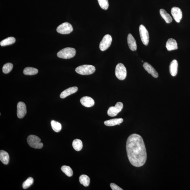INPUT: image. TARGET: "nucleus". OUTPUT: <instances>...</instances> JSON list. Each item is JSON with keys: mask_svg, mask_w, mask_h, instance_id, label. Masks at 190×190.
I'll return each instance as SVG.
<instances>
[{"mask_svg": "<svg viewBox=\"0 0 190 190\" xmlns=\"http://www.w3.org/2000/svg\"><path fill=\"white\" fill-rule=\"evenodd\" d=\"M139 34L141 40L143 44L147 46L149 42V32L144 26L141 25L139 27Z\"/></svg>", "mask_w": 190, "mask_h": 190, "instance_id": "obj_6", "label": "nucleus"}, {"mask_svg": "<svg viewBox=\"0 0 190 190\" xmlns=\"http://www.w3.org/2000/svg\"><path fill=\"white\" fill-rule=\"evenodd\" d=\"M81 103L85 107H90L95 105V101L91 97L88 96L82 97L80 100Z\"/></svg>", "mask_w": 190, "mask_h": 190, "instance_id": "obj_13", "label": "nucleus"}, {"mask_svg": "<svg viewBox=\"0 0 190 190\" xmlns=\"http://www.w3.org/2000/svg\"><path fill=\"white\" fill-rule=\"evenodd\" d=\"M171 13L176 22H180L182 17V12L180 8L177 7H174L172 8Z\"/></svg>", "mask_w": 190, "mask_h": 190, "instance_id": "obj_11", "label": "nucleus"}, {"mask_svg": "<svg viewBox=\"0 0 190 190\" xmlns=\"http://www.w3.org/2000/svg\"><path fill=\"white\" fill-rule=\"evenodd\" d=\"M61 170L68 177H71L73 175L72 169L69 166L64 165L62 167Z\"/></svg>", "mask_w": 190, "mask_h": 190, "instance_id": "obj_26", "label": "nucleus"}, {"mask_svg": "<svg viewBox=\"0 0 190 190\" xmlns=\"http://www.w3.org/2000/svg\"><path fill=\"white\" fill-rule=\"evenodd\" d=\"M73 30V28L71 24L68 22H65L61 24L57 27V32L62 34H69Z\"/></svg>", "mask_w": 190, "mask_h": 190, "instance_id": "obj_7", "label": "nucleus"}, {"mask_svg": "<svg viewBox=\"0 0 190 190\" xmlns=\"http://www.w3.org/2000/svg\"><path fill=\"white\" fill-rule=\"evenodd\" d=\"M128 45L130 49L132 51H135L137 50V46L136 41L133 36L131 34H129L127 38Z\"/></svg>", "mask_w": 190, "mask_h": 190, "instance_id": "obj_15", "label": "nucleus"}, {"mask_svg": "<svg viewBox=\"0 0 190 190\" xmlns=\"http://www.w3.org/2000/svg\"><path fill=\"white\" fill-rule=\"evenodd\" d=\"M78 90V88L77 87H71L63 91L60 94V97L62 99L65 98L68 96L76 93Z\"/></svg>", "mask_w": 190, "mask_h": 190, "instance_id": "obj_14", "label": "nucleus"}, {"mask_svg": "<svg viewBox=\"0 0 190 190\" xmlns=\"http://www.w3.org/2000/svg\"><path fill=\"white\" fill-rule=\"evenodd\" d=\"M16 41V39L14 37H11L6 38L0 42V45L1 46H5L11 45L14 43Z\"/></svg>", "mask_w": 190, "mask_h": 190, "instance_id": "obj_23", "label": "nucleus"}, {"mask_svg": "<svg viewBox=\"0 0 190 190\" xmlns=\"http://www.w3.org/2000/svg\"><path fill=\"white\" fill-rule=\"evenodd\" d=\"M27 108L25 103L19 102L17 105V116L19 118H23L27 113Z\"/></svg>", "mask_w": 190, "mask_h": 190, "instance_id": "obj_10", "label": "nucleus"}, {"mask_svg": "<svg viewBox=\"0 0 190 190\" xmlns=\"http://www.w3.org/2000/svg\"><path fill=\"white\" fill-rule=\"evenodd\" d=\"M76 54V50L74 48L67 47L60 50L57 53V56L59 58L69 59L74 57Z\"/></svg>", "mask_w": 190, "mask_h": 190, "instance_id": "obj_2", "label": "nucleus"}, {"mask_svg": "<svg viewBox=\"0 0 190 190\" xmlns=\"http://www.w3.org/2000/svg\"><path fill=\"white\" fill-rule=\"evenodd\" d=\"M38 73V70L35 68L27 67L25 68L23 71L24 74L26 75H35Z\"/></svg>", "mask_w": 190, "mask_h": 190, "instance_id": "obj_24", "label": "nucleus"}, {"mask_svg": "<svg viewBox=\"0 0 190 190\" xmlns=\"http://www.w3.org/2000/svg\"><path fill=\"white\" fill-rule=\"evenodd\" d=\"M166 47L168 51L177 49L178 47L177 41L172 38L169 39L167 42Z\"/></svg>", "mask_w": 190, "mask_h": 190, "instance_id": "obj_16", "label": "nucleus"}, {"mask_svg": "<svg viewBox=\"0 0 190 190\" xmlns=\"http://www.w3.org/2000/svg\"><path fill=\"white\" fill-rule=\"evenodd\" d=\"M178 62L176 60H172L171 62L170 66V71L171 75L172 76H177L178 71Z\"/></svg>", "mask_w": 190, "mask_h": 190, "instance_id": "obj_17", "label": "nucleus"}, {"mask_svg": "<svg viewBox=\"0 0 190 190\" xmlns=\"http://www.w3.org/2000/svg\"><path fill=\"white\" fill-rule=\"evenodd\" d=\"M51 124L52 129L55 132H59L61 130V125L58 122L52 120L51 122Z\"/></svg>", "mask_w": 190, "mask_h": 190, "instance_id": "obj_25", "label": "nucleus"}, {"mask_svg": "<svg viewBox=\"0 0 190 190\" xmlns=\"http://www.w3.org/2000/svg\"><path fill=\"white\" fill-rule=\"evenodd\" d=\"M33 182L34 179L32 177H29L23 182L22 185L23 188L24 189H27L32 184Z\"/></svg>", "mask_w": 190, "mask_h": 190, "instance_id": "obj_28", "label": "nucleus"}, {"mask_svg": "<svg viewBox=\"0 0 190 190\" xmlns=\"http://www.w3.org/2000/svg\"><path fill=\"white\" fill-rule=\"evenodd\" d=\"M79 181L81 184L85 186H88L89 185L90 179V177L86 175H82L80 176Z\"/></svg>", "mask_w": 190, "mask_h": 190, "instance_id": "obj_22", "label": "nucleus"}, {"mask_svg": "<svg viewBox=\"0 0 190 190\" xmlns=\"http://www.w3.org/2000/svg\"><path fill=\"white\" fill-rule=\"evenodd\" d=\"M41 142L40 138L35 135H30L27 138L28 144L31 147L35 149H40L43 147V144Z\"/></svg>", "mask_w": 190, "mask_h": 190, "instance_id": "obj_3", "label": "nucleus"}, {"mask_svg": "<svg viewBox=\"0 0 190 190\" xmlns=\"http://www.w3.org/2000/svg\"><path fill=\"white\" fill-rule=\"evenodd\" d=\"M160 14L162 18L167 23H170L172 22V19L171 16L163 9L160 10Z\"/></svg>", "mask_w": 190, "mask_h": 190, "instance_id": "obj_20", "label": "nucleus"}, {"mask_svg": "<svg viewBox=\"0 0 190 190\" xmlns=\"http://www.w3.org/2000/svg\"><path fill=\"white\" fill-rule=\"evenodd\" d=\"M123 107V104L121 102L117 103L114 106H111L107 111V114L109 116L113 117L117 115L121 112Z\"/></svg>", "mask_w": 190, "mask_h": 190, "instance_id": "obj_8", "label": "nucleus"}, {"mask_svg": "<svg viewBox=\"0 0 190 190\" xmlns=\"http://www.w3.org/2000/svg\"><path fill=\"white\" fill-rule=\"evenodd\" d=\"M110 186L112 189L113 190H123V189L121 188H120L119 186H118L117 185L114 183H111L110 184Z\"/></svg>", "mask_w": 190, "mask_h": 190, "instance_id": "obj_30", "label": "nucleus"}, {"mask_svg": "<svg viewBox=\"0 0 190 190\" xmlns=\"http://www.w3.org/2000/svg\"><path fill=\"white\" fill-rule=\"evenodd\" d=\"M72 146L74 149L78 151H81L83 147L82 142L79 139H76L73 141Z\"/></svg>", "mask_w": 190, "mask_h": 190, "instance_id": "obj_21", "label": "nucleus"}, {"mask_svg": "<svg viewBox=\"0 0 190 190\" xmlns=\"http://www.w3.org/2000/svg\"><path fill=\"white\" fill-rule=\"evenodd\" d=\"M95 71V66L91 65H83L76 69V72L81 75H88L93 74Z\"/></svg>", "mask_w": 190, "mask_h": 190, "instance_id": "obj_4", "label": "nucleus"}, {"mask_svg": "<svg viewBox=\"0 0 190 190\" xmlns=\"http://www.w3.org/2000/svg\"><path fill=\"white\" fill-rule=\"evenodd\" d=\"M115 75L116 77L121 81H123L126 78L127 76V71L126 68L123 64L119 63L116 66Z\"/></svg>", "mask_w": 190, "mask_h": 190, "instance_id": "obj_5", "label": "nucleus"}, {"mask_svg": "<svg viewBox=\"0 0 190 190\" xmlns=\"http://www.w3.org/2000/svg\"><path fill=\"white\" fill-rule=\"evenodd\" d=\"M126 150L129 161L133 166L141 167L146 163L147 153L143 140L140 135L134 133L128 137Z\"/></svg>", "mask_w": 190, "mask_h": 190, "instance_id": "obj_1", "label": "nucleus"}, {"mask_svg": "<svg viewBox=\"0 0 190 190\" xmlns=\"http://www.w3.org/2000/svg\"><path fill=\"white\" fill-rule=\"evenodd\" d=\"M123 121V119L122 118H115L105 121L104 123L106 126H112L117 125H120V124L122 123Z\"/></svg>", "mask_w": 190, "mask_h": 190, "instance_id": "obj_18", "label": "nucleus"}, {"mask_svg": "<svg viewBox=\"0 0 190 190\" xmlns=\"http://www.w3.org/2000/svg\"><path fill=\"white\" fill-rule=\"evenodd\" d=\"M100 7L103 9L106 10L109 8V4L108 0H97Z\"/></svg>", "mask_w": 190, "mask_h": 190, "instance_id": "obj_29", "label": "nucleus"}, {"mask_svg": "<svg viewBox=\"0 0 190 190\" xmlns=\"http://www.w3.org/2000/svg\"><path fill=\"white\" fill-rule=\"evenodd\" d=\"M10 157L8 153L3 150L0 151V160L4 165H7L9 162Z\"/></svg>", "mask_w": 190, "mask_h": 190, "instance_id": "obj_19", "label": "nucleus"}, {"mask_svg": "<svg viewBox=\"0 0 190 190\" xmlns=\"http://www.w3.org/2000/svg\"><path fill=\"white\" fill-rule=\"evenodd\" d=\"M143 67L148 73L151 75L153 77L155 78L158 77V74L157 71L150 64L147 62H145L143 64Z\"/></svg>", "mask_w": 190, "mask_h": 190, "instance_id": "obj_12", "label": "nucleus"}, {"mask_svg": "<svg viewBox=\"0 0 190 190\" xmlns=\"http://www.w3.org/2000/svg\"><path fill=\"white\" fill-rule=\"evenodd\" d=\"M112 38L109 35H106L104 37L99 45V48L102 51H105L110 46Z\"/></svg>", "mask_w": 190, "mask_h": 190, "instance_id": "obj_9", "label": "nucleus"}, {"mask_svg": "<svg viewBox=\"0 0 190 190\" xmlns=\"http://www.w3.org/2000/svg\"><path fill=\"white\" fill-rule=\"evenodd\" d=\"M13 67V64L10 63H8L3 66L2 71L5 74H7L11 71Z\"/></svg>", "mask_w": 190, "mask_h": 190, "instance_id": "obj_27", "label": "nucleus"}]
</instances>
